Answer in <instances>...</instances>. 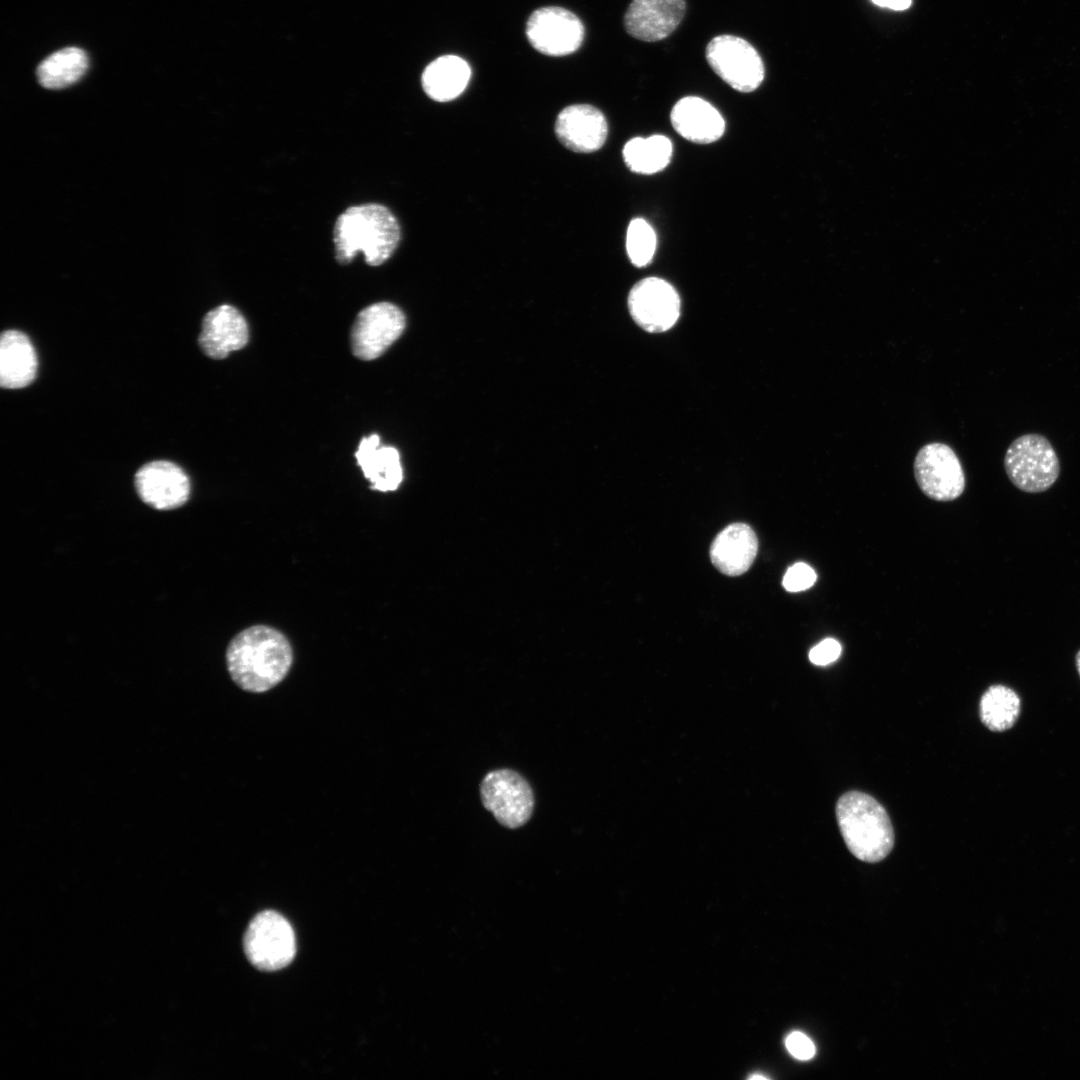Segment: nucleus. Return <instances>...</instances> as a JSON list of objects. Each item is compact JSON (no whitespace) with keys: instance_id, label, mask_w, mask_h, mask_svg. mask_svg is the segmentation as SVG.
Wrapping results in <instances>:
<instances>
[{"instance_id":"2eb2a0df","label":"nucleus","mask_w":1080,"mask_h":1080,"mask_svg":"<svg viewBox=\"0 0 1080 1080\" xmlns=\"http://www.w3.org/2000/svg\"><path fill=\"white\" fill-rule=\"evenodd\" d=\"M249 339L244 316L235 307L220 305L209 311L202 321L199 346L213 359H223L229 353L243 348Z\"/></svg>"},{"instance_id":"a211bd4d","label":"nucleus","mask_w":1080,"mask_h":1080,"mask_svg":"<svg viewBox=\"0 0 1080 1080\" xmlns=\"http://www.w3.org/2000/svg\"><path fill=\"white\" fill-rule=\"evenodd\" d=\"M355 457L371 489L388 492L398 488L403 479L399 452L391 446H380L377 434L361 440Z\"/></svg>"},{"instance_id":"c85d7f7f","label":"nucleus","mask_w":1080,"mask_h":1080,"mask_svg":"<svg viewBox=\"0 0 1080 1080\" xmlns=\"http://www.w3.org/2000/svg\"><path fill=\"white\" fill-rule=\"evenodd\" d=\"M1075 664H1076L1078 674L1080 676V650L1077 652V654L1075 656Z\"/></svg>"},{"instance_id":"6ab92c4d","label":"nucleus","mask_w":1080,"mask_h":1080,"mask_svg":"<svg viewBox=\"0 0 1080 1080\" xmlns=\"http://www.w3.org/2000/svg\"><path fill=\"white\" fill-rule=\"evenodd\" d=\"M37 356L29 338L17 330H6L0 340V384L6 389L29 385L37 372Z\"/></svg>"},{"instance_id":"c756f323","label":"nucleus","mask_w":1080,"mask_h":1080,"mask_svg":"<svg viewBox=\"0 0 1080 1080\" xmlns=\"http://www.w3.org/2000/svg\"><path fill=\"white\" fill-rule=\"evenodd\" d=\"M750 1079H767V1077L756 1074V1075L750 1076Z\"/></svg>"},{"instance_id":"1a4fd4ad","label":"nucleus","mask_w":1080,"mask_h":1080,"mask_svg":"<svg viewBox=\"0 0 1080 1080\" xmlns=\"http://www.w3.org/2000/svg\"><path fill=\"white\" fill-rule=\"evenodd\" d=\"M406 318L389 302L372 304L357 315L351 331L354 355L362 360L381 356L402 334Z\"/></svg>"},{"instance_id":"423d86ee","label":"nucleus","mask_w":1080,"mask_h":1080,"mask_svg":"<svg viewBox=\"0 0 1080 1080\" xmlns=\"http://www.w3.org/2000/svg\"><path fill=\"white\" fill-rule=\"evenodd\" d=\"M244 951L250 963L263 971L284 968L293 960L296 941L290 923L275 911H264L250 922L244 935Z\"/></svg>"},{"instance_id":"f3484780","label":"nucleus","mask_w":1080,"mask_h":1080,"mask_svg":"<svg viewBox=\"0 0 1080 1080\" xmlns=\"http://www.w3.org/2000/svg\"><path fill=\"white\" fill-rule=\"evenodd\" d=\"M757 550L758 540L753 529L744 523H733L712 542L710 558L723 574L738 576L750 568Z\"/></svg>"},{"instance_id":"4be33fe9","label":"nucleus","mask_w":1080,"mask_h":1080,"mask_svg":"<svg viewBox=\"0 0 1080 1080\" xmlns=\"http://www.w3.org/2000/svg\"><path fill=\"white\" fill-rule=\"evenodd\" d=\"M672 152V142L664 135L635 137L625 144L623 159L632 172L649 175L665 169Z\"/></svg>"},{"instance_id":"5701e85b","label":"nucleus","mask_w":1080,"mask_h":1080,"mask_svg":"<svg viewBox=\"0 0 1080 1080\" xmlns=\"http://www.w3.org/2000/svg\"><path fill=\"white\" fill-rule=\"evenodd\" d=\"M1021 710V700L1010 687L992 685L982 695L979 703V715L982 723L991 731L1002 732L1010 729L1017 721Z\"/></svg>"},{"instance_id":"f8f14e48","label":"nucleus","mask_w":1080,"mask_h":1080,"mask_svg":"<svg viewBox=\"0 0 1080 1080\" xmlns=\"http://www.w3.org/2000/svg\"><path fill=\"white\" fill-rule=\"evenodd\" d=\"M135 488L141 500L156 510H172L186 503L190 481L178 465L169 461H152L135 474Z\"/></svg>"},{"instance_id":"20e7f679","label":"nucleus","mask_w":1080,"mask_h":1080,"mask_svg":"<svg viewBox=\"0 0 1080 1080\" xmlns=\"http://www.w3.org/2000/svg\"><path fill=\"white\" fill-rule=\"evenodd\" d=\"M1004 467L1014 486L1027 493L1048 490L1060 473L1054 447L1037 433L1024 434L1012 441L1005 453Z\"/></svg>"},{"instance_id":"cd10ccee","label":"nucleus","mask_w":1080,"mask_h":1080,"mask_svg":"<svg viewBox=\"0 0 1080 1080\" xmlns=\"http://www.w3.org/2000/svg\"><path fill=\"white\" fill-rule=\"evenodd\" d=\"M875 5L896 11L908 9L912 0H871Z\"/></svg>"},{"instance_id":"6e6552de","label":"nucleus","mask_w":1080,"mask_h":1080,"mask_svg":"<svg viewBox=\"0 0 1080 1080\" xmlns=\"http://www.w3.org/2000/svg\"><path fill=\"white\" fill-rule=\"evenodd\" d=\"M914 475L921 491L936 501H952L965 488L961 463L944 443L933 442L920 448L914 460Z\"/></svg>"},{"instance_id":"39448f33","label":"nucleus","mask_w":1080,"mask_h":1080,"mask_svg":"<svg viewBox=\"0 0 1080 1080\" xmlns=\"http://www.w3.org/2000/svg\"><path fill=\"white\" fill-rule=\"evenodd\" d=\"M705 58L711 69L734 90L755 91L763 82L765 67L758 51L745 39L719 35L706 46Z\"/></svg>"},{"instance_id":"a878e982","label":"nucleus","mask_w":1080,"mask_h":1080,"mask_svg":"<svg viewBox=\"0 0 1080 1080\" xmlns=\"http://www.w3.org/2000/svg\"><path fill=\"white\" fill-rule=\"evenodd\" d=\"M841 651V644L837 640L826 638L810 650L809 660L815 665H828L839 658Z\"/></svg>"},{"instance_id":"dca6fc26","label":"nucleus","mask_w":1080,"mask_h":1080,"mask_svg":"<svg viewBox=\"0 0 1080 1080\" xmlns=\"http://www.w3.org/2000/svg\"><path fill=\"white\" fill-rule=\"evenodd\" d=\"M670 120L676 132L693 143H713L725 131V121L720 112L697 96L678 100L671 110Z\"/></svg>"},{"instance_id":"aec40b11","label":"nucleus","mask_w":1080,"mask_h":1080,"mask_svg":"<svg viewBox=\"0 0 1080 1080\" xmlns=\"http://www.w3.org/2000/svg\"><path fill=\"white\" fill-rule=\"evenodd\" d=\"M471 77L468 63L456 55H443L423 71L421 82L425 93L433 100L447 102L458 97Z\"/></svg>"},{"instance_id":"9b49d317","label":"nucleus","mask_w":1080,"mask_h":1080,"mask_svg":"<svg viewBox=\"0 0 1080 1080\" xmlns=\"http://www.w3.org/2000/svg\"><path fill=\"white\" fill-rule=\"evenodd\" d=\"M680 298L667 281L648 277L638 281L628 295V309L633 320L647 332L669 330L680 315Z\"/></svg>"},{"instance_id":"bb28decb","label":"nucleus","mask_w":1080,"mask_h":1080,"mask_svg":"<svg viewBox=\"0 0 1080 1080\" xmlns=\"http://www.w3.org/2000/svg\"><path fill=\"white\" fill-rule=\"evenodd\" d=\"M789 1053L797 1059H811L816 1052L813 1042L808 1036L799 1031L790 1033L785 1040Z\"/></svg>"},{"instance_id":"b1692460","label":"nucleus","mask_w":1080,"mask_h":1080,"mask_svg":"<svg viewBox=\"0 0 1080 1080\" xmlns=\"http://www.w3.org/2000/svg\"><path fill=\"white\" fill-rule=\"evenodd\" d=\"M657 237L654 229L642 218L633 219L627 228L626 251L633 265H648L655 254Z\"/></svg>"},{"instance_id":"ddd939ff","label":"nucleus","mask_w":1080,"mask_h":1080,"mask_svg":"<svg viewBox=\"0 0 1080 1080\" xmlns=\"http://www.w3.org/2000/svg\"><path fill=\"white\" fill-rule=\"evenodd\" d=\"M685 13V0H632L624 14V27L638 40L656 42L672 34Z\"/></svg>"},{"instance_id":"393cba45","label":"nucleus","mask_w":1080,"mask_h":1080,"mask_svg":"<svg viewBox=\"0 0 1080 1080\" xmlns=\"http://www.w3.org/2000/svg\"><path fill=\"white\" fill-rule=\"evenodd\" d=\"M817 576L813 568L806 563H796L788 568L783 577V587L789 592H799L810 588Z\"/></svg>"},{"instance_id":"f257e3e1","label":"nucleus","mask_w":1080,"mask_h":1080,"mask_svg":"<svg viewBox=\"0 0 1080 1080\" xmlns=\"http://www.w3.org/2000/svg\"><path fill=\"white\" fill-rule=\"evenodd\" d=\"M293 663L287 637L267 625H254L239 632L226 650L228 672L241 689L263 693L279 684Z\"/></svg>"},{"instance_id":"412c9836","label":"nucleus","mask_w":1080,"mask_h":1080,"mask_svg":"<svg viewBox=\"0 0 1080 1080\" xmlns=\"http://www.w3.org/2000/svg\"><path fill=\"white\" fill-rule=\"evenodd\" d=\"M88 68L87 54L78 47L54 52L38 66L37 79L45 88L60 89L77 82Z\"/></svg>"},{"instance_id":"4468645a","label":"nucleus","mask_w":1080,"mask_h":1080,"mask_svg":"<svg viewBox=\"0 0 1080 1080\" xmlns=\"http://www.w3.org/2000/svg\"><path fill=\"white\" fill-rule=\"evenodd\" d=\"M555 133L568 149L589 153L599 150L606 141L608 125L603 113L589 104H574L557 116Z\"/></svg>"},{"instance_id":"0eeeda50","label":"nucleus","mask_w":1080,"mask_h":1080,"mask_svg":"<svg viewBox=\"0 0 1080 1080\" xmlns=\"http://www.w3.org/2000/svg\"><path fill=\"white\" fill-rule=\"evenodd\" d=\"M480 795L484 807L504 827H521L533 813V791L516 771L498 769L489 772L481 782Z\"/></svg>"},{"instance_id":"9d476101","label":"nucleus","mask_w":1080,"mask_h":1080,"mask_svg":"<svg viewBox=\"0 0 1080 1080\" xmlns=\"http://www.w3.org/2000/svg\"><path fill=\"white\" fill-rule=\"evenodd\" d=\"M584 31L583 23L574 13L556 6L535 10L526 25L532 47L548 56L574 53L583 42Z\"/></svg>"},{"instance_id":"7ed1b4c3","label":"nucleus","mask_w":1080,"mask_h":1080,"mask_svg":"<svg viewBox=\"0 0 1080 1080\" xmlns=\"http://www.w3.org/2000/svg\"><path fill=\"white\" fill-rule=\"evenodd\" d=\"M836 818L846 846L859 860L878 862L891 852V820L872 796L860 791L843 794L836 804Z\"/></svg>"},{"instance_id":"f03ea898","label":"nucleus","mask_w":1080,"mask_h":1080,"mask_svg":"<svg viewBox=\"0 0 1080 1080\" xmlns=\"http://www.w3.org/2000/svg\"><path fill=\"white\" fill-rule=\"evenodd\" d=\"M333 240L338 262L349 263L362 252L369 265L377 266L396 250L400 227L388 208L366 203L349 207L337 218Z\"/></svg>"}]
</instances>
